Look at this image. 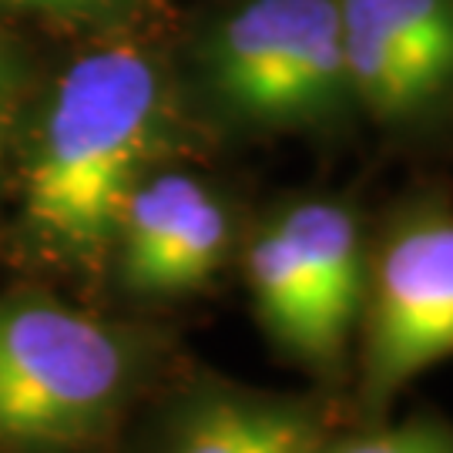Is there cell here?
Listing matches in <instances>:
<instances>
[{
  "label": "cell",
  "mask_w": 453,
  "mask_h": 453,
  "mask_svg": "<svg viewBox=\"0 0 453 453\" xmlns=\"http://www.w3.org/2000/svg\"><path fill=\"white\" fill-rule=\"evenodd\" d=\"M14 7H31V11H58V14H84V11H104L118 0H7Z\"/></svg>",
  "instance_id": "10"
},
{
  "label": "cell",
  "mask_w": 453,
  "mask_h": 453,
  "mask_svg": "<svg viewBox=\"0 0 453 453\" xmlns=\"http://www.w3.org/2000/svg\"><path fill=\"white\" fill-rule=\"evenodd\" d=\"M312 453H453V420L434 406L387 413L380 420H349L329 426Z\"/></svg>",
  "instance_id": "9"
},
{
  "label": "cell",
  "mask_w": 453,
  "mask_h": 453,
  "mask_svg": "<svg viewBox=\"0 0 453 453\" xmlns=\"http://www.w3.org/2000/svg\"><path fill=\"white\" fill-rule=\"evenodd\" d=\"M353 104L413 128L453 101V0H336Z\"/></svg>",
  "instance_id": "6"
},
{
  "label": "cell",
  "mask_w": 453,
  "mask_h": 453,
  "mask_svg": "<svg viewBox=\"0 0 453 453\" xmlns=\"http://www.w3.org/2000/svg\"><path fill=\"white\" fill-rule=\"evenodd\" d=\"M235 249V219L209 181L188 172H148L118 219V275L134 296L179 299L209 286Z\"/></svg>",
  "instance_id": "7"
},
{
  "label": "cell",
  "mask_w": 453,
  "mask_h": 453,
  "mask_svg": "<svg viewBox=\"0 0 453 453\" xmlns=\"http://www.w3.org/2000/svg\"><path fill=\"white\" fill-rule=\"evenodd\" d=\"M165 84L138 48H104L61 78L24 168V222L54 259L101 273L131 188L162 148Z\"/></svg>",
  "instance_id": "1"
},
{
  "label": "cell",
  "mask_w": 453,
  "mask_h": 453,
  "mask_svg": "<svg viewBox=\"0 0 453 453\" xmlns=\"http://www.w3.org/2000/svg\"><path fill=\"white\" fill-rule=\"evenodd\" d=\"M273 219L296 245L326 323L353 353L370 265V228L363 215L333 195H306L279 205Z\"/></svg>",
  "instance_id": "8"
},
{
  "label": "cell",
  "mask_w": 453,
  "mask_h": 453,
  "mask_svg": "<svg viewBox=\"0 0 453 453\" xmlns=\"http://www.w3.org/2000/svg\"><path fill=\"white\" fill-rule=\"evenodd\" d=\"M0 108H4V71H0Z\"/></svg>",
  "instance_id": "11"
},
{
  "label": "cell",
  "mask_w": 453,
  "mask_h": 453,
  "mask_svg": "<svg viewBox=\"0 0 453 453\" xmlns=\"http://www.w3.org/2000/svg\"><path fill=\"white\" fill-rule=\"evenodd\" d=\"M219 104L262 128H316L357 108L336 0H249L205 50Z\"/></svg>",
  "instance_id": "4"
},
{
  "label": "cell",
  "mask_w": 453,
  "mask_h": 453,
  "mask_svg": "<svg viewBox=\"0 0 453 453\" xmlns=\"http://www.w3.org/2000/svg\"><path fill=\"white\" fill-rule=\"evenodd\" d=\"M346 406L326 389L286 393L181 363L142 406L121 453H312Z\"/></svg>",
  "instance_id": "5"
},
{
  "label": "cell",
  "mask_w": 453,
  "mask_h": 453,
  "mask_svg": "<svg viewBox=\"0 0 453 453\" xmlns=\"http://www.w3.org/2000/svg\"><path fill=\"white\" fill-rule=\"evenodd\" d=\"M185 359L162 333L48 296H0V453H121Z\"/></svg>",
  "instance_id": "2"
},
{
  "label": "cell",
  "mask_w": 453,
  "mask_h": 453,
  "mask_svg": "<svg viewBox=\"0 0 453 453\" xmlns=\"http://www.w3.org/2000/svg\"><path fill=\"white\" fill-rule=\"evenodd\" d=\"M453 359V202L417 192L370 232L346 387L349 420L396 410L423 372Z\"/></svg>",
  "instance_id": "3"
}]
</instances>
